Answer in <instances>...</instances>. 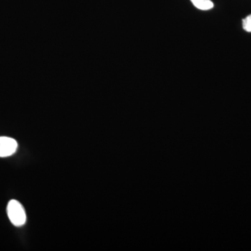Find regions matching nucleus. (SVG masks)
<instances>
[{
	"label": "nucleus",
	"instance_id": "obj_1",
	"mask_svg": "<svg viewBox=\"0 0 251 251\" xmlns=\"http://www.w3.org/2000/svg\"><path fill=\"white\" fill-rule=\"evenodd\" d=\"M7 214L8 217L11 224L14 225L15 226L20 227L25 224L26 217L25 211L22 204L18 201L12 200L10 201L7 205Z\"/></svg>",
	"mask_w": 251,
	"mask_h": 251
},
{
	"label": "nucleus",
	"instance_id": "obj_2",
	"mask_svg": "<svg viewBox=\"0 0 251 251\" xmlns=\"http://www.w3.org/2000/svg\"><path fill=\"white\" fill-rule=\"evenodd\" d=\"M18 143L14 138L0 137V157H8L16 152Z\"/></svg>",
	"mask_w": 251,
	"mask_h": 251
},
{
	"label": "nucleus",
	"instance_id": "obj_3",
	"mask_svg": "<svg viewBox=\"0 0 251 251\" xmlns=\"http://www.w3.org/2000/svg\"><path fill=\"white\" fill-rule=\"evenodd\" d=\"M193 4L198 9L208 11L214 8V3L211 0H191Z\"/></svg>",
	"mask_w": 251,
	"mask_h": 251
},
{
	"label": "nucleus",
	"instance_id": "obj_4",
	"mask_svg": "<svg viewBox=\"0 0 251 251\" xmlns=\"http://www.w3.org/2000/svg\"><path fill=\"white\" fill-rule=\"evenodd\" d=\"M243 27L244 30L251 32V15L243 20Z\"/></svg>",
	"mask_w": 251,
	"mask_h": 251
}]
</instances>
